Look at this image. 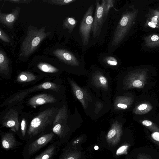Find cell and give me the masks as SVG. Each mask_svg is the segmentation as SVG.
I'll use <instances>...</instances> for the list:
<instances>
[{"mask_svg": "<svg viewBox=\"0 0 159 159\" xmlns=\"http://www.w3.org/2000/svg\"><path fill=\"white\" fill-rule=\"evenodd\" d=\"M45 27L40 29L30 25L28 29L26 36L22 42L20 55L27 57L37 49L42 41L49 35L50 32H45Z\"/></svg>", "mask_w": 159, "mask_h": 159, "instance_id": "6da1fadb", "label": "cell"}, {"mask_svg": "<svg viewBox=\"0 0 159 159\" xmlns=\"http://www.w3.org/2000/svg\"><path fill=\"white\" fill-rule=\"evenodd\" d=\"M57 108L51 107L41 112L31 121L28 130L30 138L38 135L53 123L58 111Z\"/></svg>", "mask_w": 159, "mask_h": 159, "instance_id": "7a4b0ae2", "label": "cell"}, {"mask_svg": "<svg viewBox=\"0 0 159 159\" xmlns=\"http://www.w3.org/2000/svg\"><path fill=\"white\" fill-rule=\"evenodd\" d=\"M93 9L94 5L92 4L86 11L80 24L79 32L84 45H87L89 42L93 24Z\"/></svg>", "mask_w": 159, "mask_h": 159, "instance_id": "3957f363", "label": "cell"}, {"mask_svg": "<svg viewBox=\"0 0 159 159\" xmlns=\"http://www.w3.org/2000/svg\"><path fill=\"white\" fill-rule=\"evenodd\" d=\"M54 134L51 132L44 134L29 144L24 149V159H29L35 153L47 145L53 139Z\"/></svg>", "mask_w": 159, "mask_h": 159, "instance_id": "277c9868", "label": "cell"}, {"mask_svg": "<svg viewBox=\"0 0 159 159\" xmlns=\"http://www.w3.org/2000/svg\"><path fill=\"white\" fill-rule=\"evenodd\" d=\"M96 7L92 29L94 38L98 37L99 36L103 23L106 19L104 15V4L103 0L102 1L101 4L99 1H96Z\"/></svg>", "mask_w": 159, "mask_h": 159, "instance_id": "5b68a950", "label": "cell"}, {"mask_svg": "<svg viewBox=\"0 0 159 159\" xmlns=\"http://www.w3.org/2000/svg\"><path fill=\"white\" fill-rule=\"evenodd\" d=\"M148 77L144 72L132 73L127 77L126 85L128 89L143 88L147 83Z\"/></svg>", "mask_w": 159, "mask_h": 159, "instance_id": "8992f818", "label": "cell"}, {"mask_svg": "<svg viewBox=\"0 0 159 159\" xmlns=\"http://www.w3.org/2000/svg\"><path fill=\"white\" fill-rule=\"evenodd\" d=\"M2 124L3 127L10 128L14 132L18 131L19 122L18 111L15 109H10L3 116Z\"/></svg>", "mask_w": 159, "mask_h": 159, "instance_id": "52a82bcc", "label": "cell"}, {"mask_svg": "<svg viewBox=\"0 0 159 159\" xmlns=\"http://www.w3.org/2000/svg\"><path fill=\"white\" fill-rule=\"evenodd\" d=\"M43 89H50L54 91H58L59 88L55 83L51 82H46L43 84H39L34 86L31 89H28L26 91H24L20 93H19L14 97L13 98L10 99L9 102L10 103H13L20 101L22 100L25 96L28 95L29 93H30L34 90H39Z\"/></svg>", "mask_w": 159, "mask_h": 159, "instance_id": "ba28073f", "label": "cell"}, {"mask_svg": "<svg viewBox=\"0 0 159 159\" xmlns=\"http://www.w3.org/2000/svg\"><path fill=\"white\" fill-rule=\"evenodd\" d=\"M122 133V125L115 122L112 125L106 136V140L111 146H115L119 143Z\"/></svg>", "mask_w": 159, "mask_h": 159, "instance_id": "9c48e42d", "label": "cell"}, {"mask_svg": "<svg viewBox=\"0 0 159 159\" xmlns=\"http://www.w3.org/2000/svg\"><path fill=\"white\" fill-rule=\"evenodd\" d=\"M53 53L61 61L73 66H78L80 63L76 57L71 52L63 49H57Z\"/></svg>", "mask_w": 159, "mask_h": 159, "instance_id": "30bf717a", "label": "cell"}, {"mask_svg": "<svg viewBox=\"0 0 159 159\" xmlns=\"http://www.w3.org/2000/svg\"><path fill=\"white\" fill-rule=\"evenodd\" d=\"M20 8L16 7L10 13L6 14L0 12V22L10 29H12L19 16Z\"/></svg>", "mask_w": 159, "mask_h": 159, "instance_id": "8fae6325", "label": "cell"}, {"mask_svg": "<svg viewBox=\"0 0 159 159\" xmlns=\"http://www.w3.org/2000/svg\"><path fill=\"white\" fill-rule=\"evenodd\" d=\"M1 142L2 148L7 151L12 150L22 144L17 141L13 134L10 132L2 134Z\"/></svg>", "mask_w": 159, "mask_h": 159, "instance_id": "7c38bea8", "label": "cell"}, {"mask_svg": "<svg viewBox=\"0 0 159 159\" xmlns=\"http://www.w3.org/2000/svg\"><path fill=\"white\" fill-rule=\"evenodd\" d=\"M56 99L51 95L43 93L36 95L31 98L28 102L30 106L35 107L36 106L46 103H51L55 102Z\"/></svg>", "mask_w": 159, "mask_h": 159, "instance_id": "4fadbf2b", "label": "cell"}, {"mask_svg": "<svg viewBox=\"0 0 159 159\" xmlns=\"http://www.w3.org/2000/svg\"><path fill=\"white\" fill-rule=\"evenodd\" d=\"M83 155L80 148L65 147L57 159H82Z\"/></svg>", "mask_w": 159, "mask_h": 159, "instance_id": "5bb4252c", "label": "cell"}, {"mask_svg": "<svg viewBox=\"0 0 159 159\" xmlns=\"http://www.w3.org/2000/svg\"><path fill=\"white\" fill-rule=\"evenodd\" d=\"M60 144L59 140L54 142L34 159H52L58 152Z\"/></svg>", "mask_w": 159, "mask_h": 159, "instance_id": "9a60e30c", "label": "cell"}, {"mask_svg": "<svg viewBox=\"0 0 159 159\" xmlns=\"http://www.w3.org/2000/svg\"><path fill=\"white\" fill-rule=\"evenodd\" d=\"M69 131V128L64 122L58 123L53 126L52 131L59 139L61 144L65 142Z\"/></svg>", "mask_w": 159, "mask_h": 159, "instance_id": "2e32d148", "label": "cell"}, {"mask_svg": "<svg viewBox=\"0 0 159 159\" xmlns=\"http://www.w3.org/2000/svg\"><path fill=\"white\" fill-rule=\"evenodd\" d=\"M70 84L75 95L81 102L84 108L86 109L87 106V96L85 91L73 81H70Z\"/></svg>", "mask_w": 159, "mask_h": 159, "instance_id": "e0dca14e", "label": "cell"}, {"mask_svg": "<svg viewBox=\"0 0 159 159\" xmlns=\"http://www.w3.org/2000/svg\"><path fill=\"white\" fill-rule=\"evenodd\" d=\"M133 101V99L131 97L120 96L117 99L115 103L118 108L125 109L129 107Z\"/></svg>", "mask_w": 159, "mask_h": 159, "instance_id": "ac0fdd59", "label": "cell"}, {"mask_svg": "<svg viewBox=\"0 0 159 159\" xmlns=\"http://www.w3.org/2000/svg\"><path fill=\"white\" fill-rule=\"evenodd\" d=\"M9 60L5 53L0 50V72L7 74L9 71Z\"/></svg>", "mask_w": 159, "mask_h": 159, "instance_id": "d6986e66", "label": "cell"}, {"mask_svg": "<svg viewBox=\"0 0 159 159\" xmlns=\"http://www.w3.org/2000/svg\"><path fill=\"white\" fill-rule=\"evenodd\" d=\"M152 109L150 103L144 102L137 105L133 110L134 113L136 115H143L147 113Z\"/></svg>", "mask_w": 159, "mask_h": 159, "instance_id": "ffe728a7", "label": "cell"}, {"mask_svg": "<svg viewBox=\"0 0 159 159\" xmlns=\"http://www.w3.org/2000/svg\"><path fill=\"white\" fill-rule=\"evenodd\" d=\"M67 116L66 108V106L64 105L58 111L56 115L53 122V126L58 123L64 122L66 120Z\"/></svg>", "mask_w": 159, "mask_h": 159, "instance_id": "44dd1931", "label": "cell"}, {"mask_svg": "<svg viewBox=\"0 0 159 159\" xmlns=\"http://www.w3.org/2000/svg\"><path fill=\"white\" fill-rule=\"evenodd\" d=\"M36 79V76L32 73L28 71H22L18 75L17 81L19 82L24 83L30 82Z\"/></svg>", "mask_w": 159, "mask_h": 159, "instance_id": "7402d4cb", "label": "cell"}, {"mask_svg": "<svg viewBox=\"0 0 159 159\" xmlns=\"http://www.w3.org/2000/svg\"><path fill=\"white\" fill-rule=\"evenodd\" d=\"M77 21L73 18L67 17L63 20L62 27L64 29H67L69 33L71 32L76 25Z\"/></svg>", "mask_w": 159, "mask_h": 159, "instance_id": "603a6c76", "label": "cell"}, {"mask_svg": "<svg viewBox=\"0 0 159 159\" xmlns=\"http://www.w3.org/2000/svg\"><path fill=\"white\" fill-rule=\"evenodd\" d=\"M37 67L42 71L50 73H54L58 71V69L54 66L45 63H40L37 65Z\"/></svg>", "mask_w": 159, "mask_h": 159, "instance_id": "cb8c5ba5", "label": "cell"}, {"mask_svg": "<svg viewBox=\"0 0 159 159\" xmlns=\"http://www.w3.org/2000/svg\"><path fill=\"white\" fill-rule=\"evenodd\" d=\"M86 137L81 135L72 139L65 146L67 147L79 148L78 147L86 139Z\"/></svg>", "mask_w": 159, "mask_h": 159, "instance_id": "d4e9b609", "label": "cell"}, {"mask_svg": "<svg viewBox=\"0 0 159 159\" xmlns=\"http://www.w3.org/2000/svg\"><path fill=\"white\" fill-rule=\"evenodd\" d=\"M140 122L151 132H159V127L152 121L148 120H140Z\"/></svg>", "mask_w": 159, "mask_h": 159, "instance_id": "484cf974", "label": "cell"}, {"mask_svg": "<svg viewBox=\"0 0 159 159\" xmlns=\"http://www.w3.org/2000/svg\"><path fill=\"white\" fill-rule=\"evenodd\" d=\"M102 0L104 4V15L105 17L106 18L111 8L113 6L115 1L112 0Z\"/></svg>", "mask_w": 159, "mask_h": 159, "instance_id": "4316f807", "label": "cell"}, {"mask_svg": "<svg viewBox=\"0 0 159 159\" xmlns=\"http://www.w3.org/2000/svg\"><path fill=\"white\" fill-rule=\"evenodd\" d=\"M95 79L96 83L97 85L102 87L106 88L107 85V79L104 76L98 75Z\"/></svg>", "mask_w": 159, "mask_h": 159, "instance_id": "83f0119b", "label": "cell"}, {"mask_svg": "<svg viewBox=\"0 0 159 159\" xmlns=\"http://www.w3.org/2000/svg\"><path fill=\"white\" fill-rule=\"evenodd\" d=\"M47 2L57 5L62 6L68 5L75 1V0H49L43 1Z\"/></svg>", "mask_w": 159, "mask_h": 159, "instance_id": "f1b7e54d", "label": "cell"}, {"mask_svg": "<svg viewBox=\"0 0 159 159\" xmlns=\"http://www.w3.org/2000/svg\"><path fill=\"white\" fill-rule=\"evenodd\" d=\"M104 61L108 65L111 66H116L118 64V61L115 57L108 56L104 58Z\"/></svg>", "mask_w": 159, "mask_h": 159, "instance_id": "f546056e", "label": "cell"}, {"mask_svg": "<svg viewBox=\"0 0 159 159\" xmlns=\"http://www.w3.org/2000/svg\"><path fill=\"white\" fill-rule=\"evenodd\" d=\"M0 39L1 40L6 42L9 43L11 41V39L8 36L1 28H0Z\"/></svg>", "mask_w": 159, "mask_h": 159, "instance_id": "4dcf8cb0", "label": "cell"}, {"mask_svg": "<svg viewBox=\"0 0 159 159\" xmlns=\"http://www.w3.org/2000/svg\"><path fill=\"white\" fill-rule=\"evenodd\" d=\"M21 129L22 135L24 137L26 134V123L25 119L23 118L21 123Z\"/></svg>", "mask_w": 159, "mask_h": 159, "instance_id": "1f68e13d", "label": "cell"}, {"mask_svg": "<svg viewBox=\"0 0 159 159\" xmlns=\"http://www.w3.org/2000/svg\"><path fill=\"white\" fill-rule=\"evenodd\" d=\"M7 1L11 2L12 3H30L32 0H7Z\"/></svg>", "mask_w": 159, "mask_h": 159, "instance_id": "d6a6232c", "label": "cell"}, {"mask_svg": "<svg viewBox=\"0 0 159 159\" xmlns=\"http://www.w3.org/2000/svg\"><path fill=\"white\" fill-rule=\"evenodd\" d=\"M128 148V146L126 145H124L119 148V149L117 150V155H119V154H121V153H123V152H124V151H125L126 150V149H127Z\"/></svg>", "mask_w": 159, "mask_h": 159, "instance_id": "836d02e7", "label": "cell"}, {"mask_svg": "<svg viewBox=\"0 0 159 159\" xmlns=\"http://www.w3.org/2000/svg\"><path fill=\"white\" fill-rule=\"evenodd\" d=\"M152 137L155 140L159 141V132H153L151 135Z\"/></svg>", "mask_w": 159, "mask_h": 159, "instance_id": "e575fe53", "label": "cell"}, {"mask_svg": "<svg viewBox=\"0 0 159 159\" xmlns=\"http://www.w3.org/2000/svg\"><path fill=\"white\" fill-rule=\"evenodd\" d=\"M137 159H151L146 155L143 154H139L137 157Z\"/></svg>", "mask_w": 159, "mask_h": 159, "instance_id": "d590c367", "label": "cell"}, {"mask_svg": "<svg viewBox=\"0 0 159 159\" xmlns=\"http://www.w3.org/2000/svg\"><path fill=\"white\" fill-rule=\"evenodd\" d=\"M158 16H155L152 18L151 22L153 23L154 25H156L157 23V18Z\"/></svg>", "mask_w": 159, "mask_h": 159, "instance_id": "8d00e7d4", "label": "cell"}, {"mask_svg": "<svg viewBox=\"0 0 159 159\" xmlns=\"http://www.w3.org/2000/svg\"><path fill=\"white\" fill-rule=\"evenodd\" d=\"M151 39L152 41H155L159 39V37L157 35H155L152 36Z\"/></svg>", "mask_w": 159, "mask_h": 159, "instance_id": "74e56055", "label": "cell"}, {"mask_svg": "<svg viewBox=\"0 0 159 159\" xmlns=\"http://www.w3.org/2000/svg\"><path fill=\"white\" fill-rule=\"evenodd\" d=\"M148 25L151 27L152 28H155L156 27V25H154L153 23L151 22H149L148 23Z\"/></svg>", "mask_w": 159, "mask_h": 159, "instance_id": "f35d334b", "label": "cell"}, {"mask_svg": "<svg viewBox=\"0 0 159 159\" xmlns=\"http://www.w3.org/2000/svg\"><path fill=\"white\" fill-rule=\"evenodd\" d=\"M125 159H130L129 158H125Z\"/></svg>", "mask_w": 159, "mask_h": 159, "instance_id": "ab89813d", "label": "cell"}]
</instances>
